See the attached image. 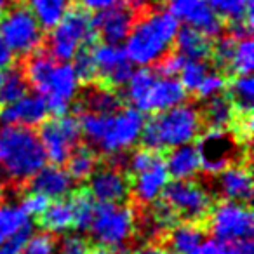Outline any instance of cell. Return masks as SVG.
<instances>
[{
    "label": "cell",
    "mask_w": 254,
    "mask_h": 254,
    "mask_svg": "<svg viewBox=\"0 0 254 254\" xmlns=\"http://www.w3.org/2000/svg\"><path fill=\"white\" fill-rule=\"evenodd\" d=\"M0 39L14 56L26 58L40 51L44 42V30L25 5L7 9L0 19Z\"/></svg>",
    "instance_id": "obj_9"
},
{
    "label": "cell",
    "mask_w": 254,
    "mask_h": 254,
    "mask_svg": "<svg viewBox=\"0 0 254 254\" xmlns=\"http://www.w3.org/2000/svg\"><path fill=\"white\" fill-rule=\"evenodd\" d=\"M204 225L207 233L214 235V240L223 244L253 239V211L251 205L246 204L230 200L214 202Z\"/></svg>",
    "instance_id": "obj_10"
},
{
    "label": "cell",
    "mask_w": 254,
    "mask_h": 254,
    "mask_svg": "<svg viewBox=\"0 0 254 254\" xmlns=\"http://www.w3.org/2000/svg\"><path fill=\"white\" fill-rule=\"evenodd\" d=\"M91 53L96 68V84L103 85V87L119 91L134 73L132 63L120 46L103 42L91 47Z\"/></svg>",
    "instance_id": "obj_13"
},
{
    "label": "cell",
    "mask_w": 254,
    "mask_h": 254,
    "mask_svg": "<svg viewBox=\"0 0 254 254\" xmlns=\"http://www.w3.org/2000/svg\"><path fill=\"white\" fill-rule=\"evenodd\" d=\"M226 96L232 101L237 115H253L254 80L251 75H235L226 82Z\"/></svg>",
    "instance_id": "obj_30"
},
{
    "label": "cell",
    "mask_w": 254,
    "mask_h": 254,
    "mask_svg": "<svg viewBox=\"0 0 254 254\" xmlns=\"http://www.w3.org/2000/svg\"><path fill=\"white\" fill-rule=\"evenodd\" d=\"M207 235L204 223L181 221L159 240L169 254H190L202 244Z\"/></svg>",
    "instance_id": "obj_22"
},
{
    "label": "cell",
    "mask_w": 254,
    "mask_h": 254,
    "mask_svg": "<svg viewBox=\"0 0 254 254\" xmlns=\"http://www.w3.org/2000/svg\"><path fill=\"white\" fill-rule=\"evenodd\" d=\"M187 101V91L176 77H157L143 106L145 113H160Z\"/></svg>",
    "instance_id": "obj_20"
},
{
    "label": "cell",
    "mask_w": 254,
    "mask_h": 254,
    "mask_svg": "<svg viewBox=\"0 0 254 254\" xmlns=\"http://www.w3.org/2000/svg\"><path fill=\"white\" fill-rule=\"evenodd\" d=\"M178 30L180 23L167 11L155 9L143 12L126 39V56L132 64H139L141 68L157 64L171 53Z\"/></svg>",
    "instance_id": "obj_3"
},
{
    "label": "cell",
    "mask_w": 254,
    "mask_h": 254,
    "mask_svg": "<svg viewBox=\"0 0 254 254\" xmlns=\"http://www.w3.org/2000/svg\"><path fill=\"white\" fill-rule=\"evenodd\" d=\"M145 126L143 113L136 108H120L115 113L105 115L98 148L105 155L127 152L136 145Z\"/></svg>",
    "instance_id": "obj_11"
},
{
    "label": "cell",
    "mask_w": 254,
    "mask_h": 254,
    "mask_svg": "<svg viewBox=\"0 0 254 254\" xmlns=\"http://www.w3.org/2000/svg\"><path fill=\"white\" fill-rule=\"evenodd\" d=\"M202 185L214 198L237 204H251L253 198V174L251 164H237L214 176L202 178Z\"/></svg>",
    "instance_id": "obj_14"
},
{
    "label": "cell",
    "mask_w": 254,
    "mask_h": 254,
    "mask_svg": "<svg viewBox=\"0 0 254 254\" xmlns=\"http://www.w3.org/2000/svg\"><path fill=\"white\" fill-rule=\"evenodd\" d=\"M89 190L92 198L106 204H129L131 197V180L126 171L110 167L99 162L96 171L89 178Z\"/></svg>",
    "instance_id": "obj_16"
},
{
    "label": "cell",
    "mask_w": 254,
    "mask_h": 254,
    "mask_svg": "<svg viewBox=\"0 0 254 254\" xmlns=\"http://www.w3.org/2000/svg\"><path fill=\"white\" fill-rule=\"evenodd\" d=\"M12 60H14V54L9 51V47L4 44V40L0 39V71L11 66Z\"/></svg>",
    "instance_id": "obj_48"
},
{
    "label": "cell",
    "mask_w": 254,
    "mask_h": 254,
    "mask_svg": "<svg viewBox=\"0 0 254 254\" xmlns=\"http://www.w3.org/2000/svg\"><path fill=\"white\" fill-rule=\"evenodd\" d=\"M226 254H254L253 240H237L226 244Z\"/></svg>",
    "instance_id": "obj_46"
},
{
    "label": "cell",
    "mask_w": 254,
    "mask_h": 254,
    "mask_svg": "<svg viewBox=\"0 0 254 254\" xmlns=\"http://www.w3.org/2000/svg\"><path fill=\"white\" fill-rule=\"evenodd\" d=\"M96 39L92 21L82 9H70L63 19L51 30L47 53L58 63L71 61L82 49L92 47Z\"/></svg>",
    "instance_id": "obj_7"
},
{
    "label": "cell",
    "mask_w": 254,
    "mask_h": 254,
    "mask_svg": "<svg viewBox=\"0 0 254 254\" xmlns=\"http://www.w3.org/2000/svg\"><path fill=\"white\" fill-rule=\"evenodd\" d=\"M160 198L169 205L178 219L191 223H205L214 197L197 180H174L166 185Z\"/></svg>",
    "instance_id": "obj_8"
},
{
    "label": "cell",
    "mask_w": 254,
    "mask_h": 254,
    "mask_svg": "<svg viewBox=\"0 0 254 254\" xmlns=\"http://www.w3.org/2000/svg\"><path fill=\"white\" fill-rule=\"evenodd\" d=\"M129 254H169V253L164 249L160 242H145L134 253H129Z\"/></svg>",
    "instance_id": "obj_47"
},
{
    "label": "cell",
    "mask_w": 254,
    "mask_h": 254,
    "mask_svg": "<svg viewBox=\"0 0 254 254\" xmlns=\"http://www.w3.org/2000/svg\"><path fill=\"white\" fill-rule=\"evenodd\" d=\"M200 169L214 176L237 164H251V146L242 143L232 129H205L197 138Z\"/></svg>",
    "instance_id": "obj_5"
},
{
    "label": "cell",
    "mask_w": 254,
    "mask_h": 254,
    "mask_svg": "<svg viewBox=\"0 0 254 254\" xmlns=\"http://www.w3.org/2000/svg\"><path fill=\"white\" fill-rule=\"evenodd\" d=\"M89 232L98 246L127 249L136 242V218L131 204H94Z\"/></svg>",
    "instance_id": "obj_6"
},
{
    "label": "cell",
    "mask_w": 254,
    "mask_h": 254,
    "mask_svg": "<svg viewBox=\"0 0 254 254\" xmlns=\"http://www.w3.org/2000/svg\"><path fill=\"white\" fill-rule=\"evenodd\" d=\"M2 78H4V73H2V71H0V84H2Z\"/></svg>",
    "instance_id": "obj_53"
},
{
    "label": "cell",
    "mask_w": 254,
    "mask_h": 254,
    "mask_svg": "<svg viewBox=\"0 0 254 254\" xmlns=\"http://www.w3.org/2000/svg\"><path fill=\"white\" fill-rule=\"evenodd\" d=\"M0 254H16V253H12V251H9L7 247H0Z\"/></svg>",
    "instance_id": "obj_51"
},
{
    "label": "cell",
    "mask_w": 254,
    "mask_h": 254,
    "mask_svg": "<svg viewBox=\"0 0 254 254\" xmlns=\"http://www.w3.org/2000/svg\"><path fill=\"white\" fill-rule=\"evenodd\" d=\"M254 68V44L251 37L239 39L233 51L232 63H230V73L235 75H251Z\"/></svg>",
    "instance_id": "obj_35"
},
{
    "label": "cell",
    "mask_w": 254,
    "mask_h": 254,
    "mask_svg": "<svg viewBox=\"0 0 254 254\" xmlns=\"http://www.w3.org/2000/svg\"><path fill=\"white\" fill-rule=\"evenodd\" d=\"M58 237L49 232H40L32 235L19 254H56Z\"/></svg>",
    "instance_id": "obj_37"
},
{
    "label": "cell",
    "mask_w": 254,
    "mask_h": 254,
    "mask_svg": "<svg viewBox=\"0 0 254 254\" xmlns=\"http://www.w3.org/2000/svg\"><path fill=\"white\" fill-rule=\"evenodd\" d=\"M207 4L219 19H228L230 23L246 21L253 25L254 0H207Z\"/></svg>",
    "instance_id": "obj_31"
},
{
    "label": "cell",
    "mask_w": 254,
    "mask_h": 254,
    "mask_svg": "<svg viewBox=\"0 0 254 254\" xmlns=\"http://www.w3.org/2000/svg\"><path fill=\"white\" fill-rule=\"evenodd\" d=\"M35 223L49 233H64L75 230V211L70 193L51 202L49 207L35 218Z\"/></svg>",
    "instance_id": "obj_24"
},
{
    "label": "cell",
    "mask_w": 254,
    "mask_h": 254,
    "mask_svg": "<svg viewBox=\"0 0 254 254\" xmlns=\"http://www.w3.org/2000/svg\"><path fill=\"white\" fill-rule=\"evenodd\" d=\"M73 190V181L66 174V171L61 169V166H47L42 167L32 180L26 183L25 191H35L42 193L47 198H61Z\"/></svg>",
    "instance_id": "obj_23"
},
{
    "label": "cell",
    "mask_w": 254,
    "mask_h": 254,
    "mask_svg": "<svg viewBox=\"0 0 254 254\" xmlns=\"http://www.w3.org/2000/svg\"><path fill=\"white\" fill-rule=\"evenodd\" d=\"M46 152L35 129L5 124L0 127V188L21 195L26 183L46 166Z\"/></svg>",
    "instance_id": "obj_1"
},
{
    "label": "cell",
    "mask_w": 254,
    "mask_h": 254,
    "mask_svg": "<svg viewBox=\"0 0 254 254\" xmlns=\"http://www.w3.org/2000/svg\"><path fill=\"white\" fill-rule=\"evenodd\" d=\"M21 195H23V198H21V205H19V207L28 216L32 214V216H35V218H39L51 204V198H47L46 195H42V193L25 191V193H21Z\"/></svg>",
    "instance_id": "obj_42"
},
{
    "label": "cell",
    "mask_w": 254,
    "mask_h": 254,
    "mask_svg": "<svg viewBox=\"0 0 254 254\" xmlns=\"http://www.w3.org/2000/svg\"><path fill=\"white\" fill-rule=\"evenodd\" d=\"M209 73V66L205 61H185L183 68L180 71V82L185 91L195 92V89L200 85L204 77Z\"/></svg>",
    "instance_id": "obj_36"
},
{
    "label": "cell",
    "mask_w": 254,
    "mask_h": 254,
    "mask_svg": "<svg viewBox=\"0 0 254 254\" xmlns=\"http://www.w3.org/2000/svg\"><path fill=\"white\" fill-rule=\"evenodd\" d=\"M71 9V0H28V11L42 30H53Z\"/></svg>",
    "instance_id": "obj_29"
},
{
    "label": "cell",
    "mask_w": 254,
    "mask_h": 254,
    "mask_svg": "<svg viewBox=\"0 0 254 254\" xmlns=\"http://www.w3.org/2000/svg\"><path fill=\"white\" fill-rule=\"evenodd\" d=\"M37 134L44 146L46 157L54 166H61L66 162L70 153L82 143V132L77 117L68 115V113L46 119L40 124Z\"/></svg>",
    "instance_id": "obj_12"
},
{
    "label": "cell",
    "mask_w": 254,
    "mask_h": 254,
    "mask_svg": "<svg viewBox=\"0 0 254 254\" xmlns=\"http://www.w3.org/2000/svg\"><path fill=\"white\" fill-rule=\"evenodd\" d=\"M237 39H233L232 35L228 37H219L218 42L212 44L211 56L214 58V63L221 68L223 71L230 70V63H232L233 51H235Z\"/></svg>",
    "instance_id": "obj_40"
},
{
    "label": "cell",
    "mask_w": 254,
    "mask_h": 254,
    "mask_svg": "<svg viewBox=\"0 0 254 254\" xmlns=\"http://www.w3.org/2000/svg\"><path fill=\"white\" fill-rule=\"evenodd\" d=\"M7 9H9V0H0V19L4 18Z\"/></svg>",
    "instance_id": "obj_50"
},
{
    "label": "cell",
    "mask_w": 254,
    "mask_h": 254,
    "mask_svg": "<svg viewBox=\"0 0 254 254\" xmlns=\"http://www.w3.org/2000/svg\"><path fill=\"white\" fill-rule=\"evenodd\" d=\"M30 223V218L19 205L0 204V247L4 246L18 230Z\"/></svg>",
    "instance_id": "obj_33"
},
{
    "label": "cell",
    "mask_w": 254,
    "mask_h": 254,
    "mask_svg": "<svg viewBox=\"0 0 254 254\" xmlns=\"http://www.w3.org/2000/svg\"><path fill=\"white\" fill-rule=\"evenodd\" d=\"M190 254H226V244L218 242V240H207V242H202Z\"/></svg>",
    "instance_id": "obj_44"
},
{
    "label": "cell",
    "mask_w": 254,
    "mask_h": 254,
    "mask_svg": "<svg viewBox=\"0 0 254 254\" xmlns=\"http://www.w3.org/2000/svg\"><path fill=\"white\" fill-rule=\"evenodd\" d=\"M99 162H101V155L92 146L80 143L64 162L66 164V174L71 178V181L84 183L91 178V174L96 171Z\"/></svg>",
    "instance_id": "obj_28"
},
{
    "label": "cell",
    "mask_w": 254,
    "mask_h": 254,
    "mask_svg": "<svg viewBox=\"0 0 254 254\" xmlns=\"http://www.w3.org/2000/svg\"><path fill=\"white\" fill-rule=\"evenodd\" d=\"M4 202V191H2V188H0V204Z\"/></svg>",
    "instance_id": "obj_52"
},
{
    "label": "cell",
    "mask_w": 254,
    "mask_h": 254,
    "mask_svg": "<svg viewBox=\"0 0 254 254\" xmlns=\"http://www.w3.org/2000/svg\"><path fill=\"white\" fill-rule=\"evenodd\" d=\"M185 61L187 60L181 58L178 53H169L155 64V73L159 77H176V75H180Z\"/></svg>",
    "instance_id": "obj_43"
},
{
    "label": "cell",
    "mask_w": 254,
    "mask_h": 254,
    "mask_svg": "<svg viewBox=\"0 0 254 254\" xmlns=\"http://www.w3.org/2000/svg\"><path fill=\"white\" fill-rule=\"evenodd\" d=\"M28 87L30 85L21 68H11L7 73H4L2 84H0V110L19 101L23 96L28 94Z\"/></svg>",
    "instance_id": "obj_32"
},
{
    "label": "cell",
    "mask_w": 254,
    "mask_h": 254,
    "mask_svg": "<svg viewBox=\"0 0 254 254\" xmlns=\"http://www.w3.org/2000/svg\"><path fill=\"white\" fill-rule=\"evenodd\" d=\"M73 71L77 75L78 82L80 84H94L96 82V68H94V61H92V53L91 47H85L82 49L77 56L73 58Z\"/></svg>",
    "instance_id": "obj_39"
},
{
    "label": "cell",
    "mask_w": 254,
    "mask_h": 254,
    "mask_svg": "<svg viewBox=\"0 0 254 254\" xmlns=\"http://www.w3.org/2000/svg\"><path fill=\"white\" fill-rule=\"evenodd\" d=\"M164 162H166L167 174L174 180H191L200 171L195 145H183L173 148L167 153V159H164Z\"/></svg>",
    "instance_id": "obj_27"
},
{
    "label": "cell",
    "mask_w": 254,
    "mask_h": 254,
    "mask_svg": "<svg viewBox=\"0 0 254 254\" xmlns=\"http://www.w3.org/2000/svg\"><path fill=\"white\" fill-rule=\"evenodd\" d=\"M21 71L28 85H32L37 94L44 98L51 115H66L80 85L70 63H58L49 56V53L37 51L26 56Z\"/></svg>",
    "instance_id": "obj_2"
},
{
    "label": "cell",
    "mask_w": 254,
    "mask_h": 254,
    "mask_svg": "<svg viewBox=\"0 0 254 254\" xmlns=\"http://www.w3.org/2000/svg\"><path fill=\"white\" fill-rule=\"evenodd\" d=\"M176 53L187 61H205L211 56L212 44L211 39L190 26H183L178 30L176 39H174Z\"/></svg>",
    "instance_id": "obj_26"
},
{
    "label": "cell",
    "mask_w": 254,
    "mask_h": 254,
    "mask_svg": "<svg viewBox=\"0 0 254 254\" xmlns=\"http://www.w3.org/2000/svg\"><path fill=\"white\" fill-rule=\"evenodd\" d=\"M91 21L96 37H101L105 44L120 46L122 42H126L127 35H129L132 25H134L136 12L129 7V4L119 2L117 5L106 9V11L96 12V16L91 18Z\"/></svg>",
    "instance_id": "obj_17"
},
{
    "label": "cell",
    "mask_w": 254,
    "mask_h": 254,
    "mask_svg": "<svg viewBox=\"0 0 254 254\" xmlns=\"http://www.w3.org/2000/svg\"><path fill=\"white\" fill-rule=\"evenodd\" d=\"M129 249H117V247H106V246H92L91 254H129Z\"/></svg>",
    "instance_id": "obj_49"
},
{
    "label": "cell",
    "mask_w": 254,
    "mask_h": 254,
    "mask_svg": "<svg viewBox=\"0 0 254 254\" xmlns=\"http://www.w3.org/2000/svg\"><path fill=\"white\" fill-rule=\"evenodd\" d=\"M202 127L200 113L195 105H178L166 112L153 113L143 126L141 146L155 152H167L190 145L198 138Z\"/></svg>",
    "instance_id": "obj_4"
},
{
    "label": "cell",
    "mask_w": 254,
    "mask_h": 254,
    "mask_svg": "<svg viewBox=\"0 0 254 254\" xmlns=\"http://www.w3.org/2000/svg\"><path fill=\"white\" fill-rule=\"evenodd\" d=\"M226 91V77L221 73V71H212V73H207L204 77V80L200 82L197 89H195V96L200 101H205V99H211L214 96H219Z\"/></svg>",
    "instance_id": "obj_38"
},
{
    "label": "cell",
    "mask_w": 254,
    "mask_h": 254,
    "mask_svg": "<svg viewBox=\"0 0 254 254\" xmlns=\"http://www.w3.org/2000/svg\"><path fill=\"white\" fill-rule=\"evenodd\" d=\"M49 115V110L44 101L42 96L39 94H26L19 101L5 106L0 110V119L5 124L12 126H25V127H35L40 126Z\"/></svg>",
    "instance_id": "obj_19"
},
{
    "label": "cell",
    "mask_w": 254,
    "mask_h": 254,
    "mask_svg": "<svg viewBox=\"0 0 254 254\" xmlns=\"http://www.w3.org/2000/svg\"><path fill=\"white\" fill-rule=\"evenodd\" d=\"M92 242L80 235H64L58 239L56 254H91Z\"/></svg>",
    "instance_id": "obj_41"
},
{
    "label": "cell",
    "mask_w": 254,
    "mask_h": 254,
    "mask_svg": "<svg viewBox=\"0 0 254 254\" xmlns=\"http://www.w3.org/2000/svg\"><path fill=\"white\" fill-rule=\"evenodd\" d=\"M202 120V127L205 129H232L237 119V112L226 92L205 99L204 105L198 108Z\"/></svg>",
    "instance_id": "obj_25"
},
{
    "label": "cell",
    "mask_w": 254,
    "mask_h": 254,
    "mask_svg": "<svg viewBox=\"0 0 254 254\" xmlns=\"http://www.w3.org/2000/svg\"><path fill=\"white\" fill-rule=\"evenodd\" d=\"M120 108H124V101L119 92L103 87L96 82L87 84V87L78 94V99H75L73 105V110L77 113L89 112L98 113V115H110Z\"/></svg>",
    "instance_id": "obj_21"
},
{
    "label": "cell",
    "mask_w": 254,
    "mask_h": 254,
    "mask_svg": "<svg viewBox=\"0 0 254 254\" xmlns=\"http://www.w3.org/2000/svg\"><path fill=\"white\" fill-rule=\"evenodd\" d=\"M71 204L75 211V230L77 232H87L94 214V198L91 197L85 187H78L70 191Z\"/></svg>",
    "instance_id": "obj_34"
},
{
    "label": "cell",
    "mask_w": 254,
    "mask_h": 254,
    "mask_svg": "<svg viewBox=\"0 0 254 254\" xmlns=\"http://www.w3.org/2000/svg\"><path fill=\"white\" fill-rule=\"evenodd\" d=\"M119 2L120 0H80L82 7H84L85 11H92V12L106 11V9L117 5Z\"/></svg>",
    "instance_id": "obj_45"
},
{
    "label": "cell",
    "mask_w": 254,
    "mask_h": 254,
    "mask_svg": "<svg viewBox=\"0 0 254 254\" xmlns=\"http://www.w3.org/2000/svg\"><path fill=\"white\" fill-rule=\"evenodd\" d=\"M166 11L178 23L204 33L207 39H216L223 32V21L207 4V0H166Z\"/></svg>",
    "instance_id": "obj_15"
},
{
    "label": "cell",
    "mask_w": 254,
    "mask_h": 254,
    "mask_svg": "<svg viewBox=\"0 0 254 254\" xmlns=\"http://www.w3.org/2000/svg\"><path fill=\"white\" fill-rule=\"evenodd\" d=\"M131 180V197L129 204L136 207H146L160 197L166 185L169 183V174L164 159L152 166L150 169L129 178Z\"/></svg>",
    "instance_id": "obj_18"
}]
</instances>
